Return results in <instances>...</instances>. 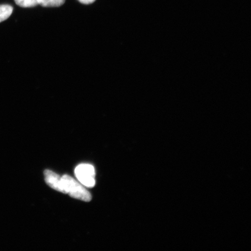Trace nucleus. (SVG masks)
<instances>
[{
  "instance_id": "f03ea898",
  "label": "nucleus",
  "mask_w": 251,
  "mask_h": 251,
  "mask_svg": "<svg viewBox=\"0 0 251 251\" xmlns=\"http://www.w3.org/2000/svg\"><path fill=\"white\" fill-rule=\"evenodd\" d=\"M75 174L80 183L83 186L92 188L96 184L95 169L90 164H80L75 170Z\"/></svg>"
},
{
  "instance_id": "423d86ee",
  "label": "nucleus",
  "mask_w": 251,
  "mask_h": 251,
  "mask_svg": "<svg viewBox=\"0 0 251 251\" xmlns=\"http://www.w3.org/2000/svg\"><path fill=\"white\" fill-rule=\"evenodd\" d=\"M16 4L24 8L34 7L39 5L38 0H15Z\"/></svg>"
},
{
  "instance_id": "39448f33",
  "label": "nucleus",
  "mask_w": 251,
  "mask_h": 251,
  "mask_svg": "<svg viewBox=\"0 0 251 251\" xmlns=\"http://www.w3.org/2000/svg\"><path fill=\"white\" fill-rule=\"evenodd\" d=\"M65 2V0H38L39 5L44 7H60Z\"/></svg>"
},
{
  "instance_id": "f257e3e1",
  "label": "nucleus",
  "mask_w": 251,
  "mask_h": 251,
  "mask_svg": "<svg viewBox=\"0 0 251 251\" xmlns=\"http://www.w3.org/2000/svg\"><path fill=\"white\" fill-rule=\"evenodd\" d=\"M61 180L64 194H67L74 199L90 202L92 197L89 191H87L83 185L78 183L70 176L67 175L61 177Z\"/></svg>"
},
{
  "instance_id": "20e7f679",
  "label": "nucleus",
  "mask_w": 251,
  "mask_h": 251,
  "mask_svg": "<svg viewBox=\"0 0 251 251\" xmlns=\"http://www.w3.org/2000/svg\"><path fill=\"white\" fill-rule=\"evenodd\" d=\"M12 12H13V7L12 6L9 5H0V23L7 20L11 15Z\"/></svg>"
},
{
  "instance_id": "0eeeda50",
  "label": "nucleus",
  "mask_w": 251,
  "mask_h": 251,
  "mask_svg": "<svg viewBox=\"0 0 251 251\" xmlns=\"http://www.w3.org/2000/svg\"><path fill=\"white\" fill-rule=\"evenodd\" d=\"M81 4L89 5L92 4L96 0H78Z\"/></svg>"
},
{
  "instance_id": "7ed1b4c3",
  "label": "nucleus",
  "mask_w": 251,
  "mask_h": 251,
  "mask_svg": "<svg viewBox=\"0 0 251 251\" xmlns=\"http://www.w3.org/2000/svg\"><path fill=\"white\" fill-rule=\"evenodd\" d=\"M44 175L46 183L48 186L58 192L64 194L60 176L48 169L44 172Z\"/></svg>"
}]
</instances>
